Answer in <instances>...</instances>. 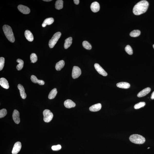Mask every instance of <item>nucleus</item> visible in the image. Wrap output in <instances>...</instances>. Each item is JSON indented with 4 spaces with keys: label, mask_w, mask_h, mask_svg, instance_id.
Masks as SVG:
<instances>
[{
    "label": "nucleus",
    "mask_w": 154,
    "mask_h": 154,
    "mask_svg": "<svg viewBox=\"0 0 154 154\" xmlns=\"http://www.w3.org/2000/svg\"><path fill=\"white\" fill-rule=\"evenodd\" d=\"M0 85L4 89H8L9 88V85L8 81L4 78H1L0 79Z\"/></svg>",
    "instance_id": "4468645a"
},
{
    "label": "nucleus",
    "mask_w": 154,
    "mask_h": 154,
    "mask_svg": "<svg viewBox=\"0 0 154 154\" xmlns=\"http://www.w3.org/2000/svg\"><path fill=\"white\" fill-rule=\"evenodd\" d=\"M57 89L54 88L51 91L48 96V98L50 99H54L57 93Z\"/></svg>",
    "instance_id": "b1692460"
},
{
    "label": "nucleus",
    "mask_w": 154,
    "mask_h": 154,
    "mask_svg": "<svg viewBox=\"0 0 154 154\" xmlns=\"http://www.w3.org/2000/svg\"><path fill=\"white\" fill-rule=\"evenodd\" d=\"M3 29L7 38L10 42L14 43L15 41L14 34L12 28L8 25H4L3 26Z\"/></svg>",
    "instance_id": "f03ea898"
},
{
    "label": "nucleus",
    "mask_w": 154,
    "mask_h": 154,
    "mask_svg": "<svg viewBox=\"0 0 154 154\" xmlns=\"http://www.w3.org/2000/svg\"><path fill=\"white\" fill-rule=\"evenodd\" d=\"M150 148H148V149H149Z\"/></svg>",
    "instance_id": "4c0bfd02"
},
{
    "label": "nucleus",
    "mask_w": 154,
    "mask_h": 154,
    "mask_svg": "<svg viewBox=\"0 0 154 154\" xmlns=\"http://www.w3.org/2000/svg\"><path fill=\"white\" fill-rule=\"evenodd\" d=\"M43 1H47V2H49V1H50L52 0H43Z\"/></svg>",
    "instance_id": "c9c22d12"
},
{
    "label": "nucleus",
    "mask_w": 154,
    "mask_h": 154,
    "mask_svg": "<svg viewBox=\"0 0 154 154\" xmlns=\"http://www.w3.org/2000/svg\"><path fill=\"white\" fill-rule=\"evenodd\" d=\"M61 33L60 32L56 33L54 35L51 39L49 41V45L50 47L52 48L54 47L61 37Z\"/></svg>",
    "instance_id": "20e7f679"
},
{
    "label": "nucleus",
    "mask_w": 154,
    "mask_h": 154,
    "mask_svg": "<svg viewBox=\"0 0 154 154\" xmlns=\"http://www.w3.org/2000/svg\"><path fill=\"white\" fill-rule=\"evenodd\" d=\"M5 59L3 57L0 58V71L2 70L4 67Z\"/></svg>",
    "instance_id": "2f4dec72"
},
{
    "label": "nucleus",
    "mask_w": 154,
    "mask_h": 154,
    "mask_svg": "<svg viewBox=\"0 0 154 154\" xmlns=\"http://www.w3.org/2000/svg\"><path fill=\"white\" fill-rule=\"evenodd\" d=\"M82 45L86 49L90 50L92 48V46L89 42L87 41H84L82 43Z\"/></svg>",
    "instance_id": "bb28decb"
},
{
    "label": "nucleus",
    "mask_w": 154,
    "mask_h": 154,
    "mask_svg": "<svg viewBox=\"0 0 154 154\" xmlns=\"http://www.w3.org/2000/svg\"><path fill=\"white\" fill-rule=\"evenodd\" d=\"M117 86L120 88L127 89L130 87V84L126 82H121L118 83L117 84Z\"/></svg>",
    "instance_id": "6ab92c4d"
},
{
    "label": "nucleus",
    "mask_w": 154,
    "mask_h": 154,
    "mask_svg": "<svg viewBox=\"0 0 154 154\" xmlns=\"http://www.w3.org/2000/svg\"><path fill=\"white\" fill-rule=\"evenodd\" d=\"M18 88L19 90L20 95L21 98L23 99H25L27 97V95L25 92L24 88L21 84H19L18 85Z\"/></svg>",
    "instance_id": "dca6fc26"
},
{
    "label": "nucleus",
    "mask_w": 154,
    "mask_h": 154,
    "mask_svg": "<svg viewBox=\"0 0 154 154\" xmlns=\"http://www.w3.org/2000/svg\"><path fill=\"white\" fill-rule=\"evenodd\" d=\"M18 9L23 14H28L30 12V9L27 6L20 5L18 6Z\"/></svg>",
    "instance_id": "1a4fd4ad"
},
{
    "label": "nucleus",
    "mask_w": 154,
    "mask_h": 154,
    "mask_svg": "<svg viewBox=\"0 0 154 154\" xmlns=\"http://www.w3.org/2000/svg\"><path fill=\"white\" fill-rule=\"evenodd\" d=\"M153 47L154 48V45H153Z\"/></svg>",
    "instance_id": "e433bc0d"
},
{
    "label": "nucleus",
    "mask_w": 154,
    "mask_h": 154,
    "mask_svg": "<svg viewBox=\"0 0 154 154\" xmlns=\"http://www.w3.org/2000/svg\"><path fill=\"white\" fill-rule=\"evenodd\" d=\"M145 105V102H140L136 104L134 106V108L136 109H139L144 107Z\"/></svg>",
    "instance_id": "c85d7f7f"
},
{
    "label": "nucleus",
    "mask_w": 154,
    "mask_h": 154,
    "mask_svg": "<svg viewBox=\"0 0 154 154\" xmlns=\"http://www.w3.org/2000/svg\"><path fill=\"white\" fill-rule=\"evenodd\" d=\"M17 62L19 63V64L16 66L17 69L18 71H20L22 69L24 66V61L21 59H18L17 60Z\"/></svg>",
    "instance_id": "393cba45"
},
{
    "label": "nucleus",
    "mask_w": 154,
    "mask_h": 154,
    "mask_svg": "<svg viewBox=\"0 0 154 154\" xmlns=\"http://www.w3.org/2000/svg\"><path fill=\"white\" fill-rule=\"evenodd\" d=\"M141 32L138 30H135L131 31L130 33V35L132 37H136L140 35Z\"/></svg>",
    "instance_id": "a878e982"
},
{
    "label": "nucleus",
    "mask_w": 154,
    "mask_h": 154,
    "mask_svg": "<svg viewBox=\"0 0 154 154\" xmlns=\"http://www.w3.org/2000/svg\"><path fill=\"white\" fill-rule=\"evenodd\" d=\"M30 60L31 63H34L37 62V57L36 54L34 53H32L30 55Z\"/></svg>",
    "instance_id": "cd10ccee"
},
{
    "label": "nucleus",
    "mask_w": 154,
    "mask_h": 154,
    "mask_svg": "<svg viewBox=\"0 0 154 154\" xmlns=\"http://www.w3.org/2000/svg\"><path fill=\"white\" fill-rule=\"evenodd\" d=\"M72 38L69 37L66 39L65 41L64 45V47L65 49H67L70 47L72 44Z\"/></svg>",
    "instance_id": "4be33fe9"
},
{
    "label": "nucleus",
    "mask_w": 154,
    "mask_h": 154,
    "mask_svg": "<svg viewBox=\"0 0 154 154\" xmlns=\"http://www.w3.org/2000/svg\"><path fill=\"white\" fill-rule=\"evenodd\" d=\"M149 3L146 0H142L134 6L133 12L136 15H139L146 12L148 9Z\"/></svg>",
    "instance_id": "f257e3e1"
},
{
    "label": "nucleus",
    "mask_w": 154,
    "mask_h": 154,
    "mask_svg": "<svg viewBox=\"0 0 154 154\" xmlns=\"http://www.w3.org/2000/svg\"><path fill=\"white\" fill-rule=\"evenodd\" d=\"M62 146L60 145H54L51 147V148L53 150L58 151L61 149Z\"/></svg>",
    "instance_id": "473e14b6"
},
{
    "label": "nucleus",
    "mask_w": 154,
    "mask_h": 154,
    "mask_svg": "<svg viewBox=\"0 0 154 154\" xmlns=\"http://www.w3.org/2000/svg\"><path fill=\"white\" fill-rule=\"evenodd\" d=\"M31 79L32 82L34 83H38L40 85H44L45 84V82L44 81L38 80L37 77L34 75H31Z\"/></svg>",
    "instance_id": "a211bd4d"
},
{
    "label": "nucleus",
    "mask_w": 154,
    "mask_h": 154,
    "mask_svg": "<svg viewBox=\"0 0 154 154\" xmlns=\"http://www.w3.org/2000/svg\"><path fill=\"white\" fill-rule=\"evenodd\" d=\"M82 72L80 68L77 66H74L72 72V77L73 78L76 79L78 78L81 75Z\"/></svg>",
    "instance_id": "423d86ee"
},
{
    "label": "nucleus",
    "mask_w": 154,
    "mask_h": 154,
    "mask_svg": "<svg viewBox=\"0 0 154 154\" xmlns=\"http://www.w3.org/2000/svg\"><path fill=\"white\" fill-rule=\"evenodd\" d=\"M151 98L152 99V100L154 99V91L153 92H152V94Z\"/></svg>",
    "instance_id": "f704fd0d"
},
{
    "label": "nucleus",
    "mask_w": 154,
    "mask_h": 154,
    "mask_svg": "<svg viewBox=\"0 0 154 154\" xmlns=\"http://www.w3.org/2000/svg\"><path fill=\"white\" fill-rule=\"evenodd\" d=\"M54 21V19L52 18H47L45 20L42 26L43 27H45L47 25H50L53 24Z\"/></svg>",
    "instance_id": "aec40b11"
},
{
    "label": "nucleus",
    "mask_w": 154,
    "mask_h": 154,
    "mask_svg": "<svg viewBox=\"0 0 154 154\" xmlns=\"http://www.w3.org/2000/svg\"><path fill=\"white\" fill-rule=\"evenodd\" d=\"M73 1L74 4L76 5H78L79 4V0H74Z\"/></svg>",
    "instance_id": "72a5a7b5"
},
{
    "label": "nucleus",
    "mask_w": 154,
    "mask_h": 154,
    "mask_svg": "<svg viewBox=\"0 0 154 154\" xmlns=\"http://www.w3.org/2000/svg\"><path fill=\"white\" fill-rule=\"evenodd\" d=\"M21 148V143L20 142H18L15 144L13 148L12 154H17L20 151Z\"/></svg>",
    "instance_id": "0eeeda50"
},
{
    "label": "nucleus",
    "mask_w": 154,
    "mask_h": 154,
    "mask_svg": "<svg viewBox=\"0 0 154 154\" xmlns=\"http://www.w3.org/2000/svg\"><path fill=\"white\" fill-rule=\"evenodd\" d=\"M125 50L127 54L130 55H132L133 54V50L131 46L129 45H127L125 48Z\"/></svg>",
    "instance_id": "c756f323"
},
{
    "label": "nucleus",
    "mask_w": 154,
    "mask_h": 154,
    "mask_svg": "<svg viewBox=\"0 0 154 154\" xmlns=\"http://www.w3.org/2000/svg\"><path fill=\"white\" fill-rule=\"evenodd\" d=\"M65 64V62L63 60L59 61L56 63L55 66V69L57 71H60L63 68Z\"/></svg>",
    "instance_id": "412c9836"
},
{
    "label": "nucleus",
    "mask_w": 154,
    "mask_h": 154,
    "mask_svg": "<svg viewBox=\"0 0 154 154\" xmlns=\"http://www.w3.org/2000/svg\"><path fill=\"white\" fill-rule=\"evenodd\" d=\"M129 140L132 143L137 144H143L145 141V137L138 134H134L131 135Z\"/></svg>",
    "instance_id": "7ed1b4c3"
},
{
    "label": "nucleus",
    "mask_w": 154,
    "mask_h": 154,
    "mask_svg": "<svg viewBox=\"0 0 154 154\" xmlns=\"http://www.w3.org/2000/svg\"><path fill=\"white\" fill-rule=\"evenodd\" d=\"M63 2L62 0H58L56 1L55 4L56 9L58 10L62 9L63 7Z\"/></svg>",
    "instance_id": "5701e85b"
},
{
    "label": "nucleus",
    "mask_w": 154,
    "mask_h": 154,
    "mask_svg": "<svg viewBox=\"0 0 154 154\" xmlns=\"http://www.w3.org/2000/svg\"><path fill=\"white\" fill-rule=\"evenodd\" d=\"M94 67L96 70L99 74L104 76H106L107 75V73L99 64L95 63L94 65Z\"/></svg>",
    "instance_id": "6e6552de"
},
{
    "label": "nucleus",
    "mask_w": 154,
    "mask_h": 154,
    "mask_svg": "<svg viewBox=\"0 0 154 154\" xmlns=\"http://www.w3.org/2000/svg\"><path fill=\"white\" fill-rule=\"evenodd\" d=\"M25 36L26 39L29 41L32 42L34 40V36L30 31L26 30L25 32Z\"/></svg>",
    "instance_id": "f3484780"
},
{
    "label": "nucleus",
    "mask_w": 154,
    "mask_h": 154,
    "mask_svg": "<svg viewBox=\"0 0 154 154\" xmlns=\"http://www.w3.org/2000/svg\"><path fill=\"white\" fill-rule=\"evenodd\" d=\"M12 117L13 120L15 123L19 124L20 122V119L19 118V113L18 110H15L13 112Z\"/></svg>",
    "instance_id": "9d476101"
},
{
    "label": "nucleus",
    "mask_w": 154,
    "mask_h": 154,
    "mask_svg": "<svg viewBox=\"0 0 154 154\" xmlns=\"http://www.w3.org/2000/svg\"><path fill=\"white\" fill-rule=\"evenodd\" d=\"M102 105L100 103H98L93 105L89 108V110L92 112H97L101 108Z\"/></svg>",
    "instance_id": "2eb2a0df"
},
{
    "label": "nucleus",
    "mask_w": 154,
    "mask_h": 154,
    "mask_svg": "<svg viewBox=\"0 0 154 154\" xmlns=\"http://www.w3.org/2000/svg\"><path fill=\"white\" fill-rule=\"evenodd\" d=\"M64 105L65 107L68 109L74 107L76 106L75 103L70 99H68L65 100L64 102Z\"/></svg>",
    "instance_id": "ddd939ff"
},
{
    "label": "nucleus",
    "mask_w": 154,
    "mask_h": 154,
    "mask_svg": "<svg viewBox=\"0 0 154 154\" xmlns=\"http://www.w3.org/2000/svg\"><path fill=\"white\" fill-rule=\"evenodd\" d=\"M44 115V120L46 122H50L53 117L54 115L50 110L48 109H45L43 112Z\"/></svg>",
    "instance_id": "39448f33"
},
{
    "label": "nucleus",
    "mask_w": 154,
    "mask_h": 154,
    "mask_svg": "<svg viewBox=\"0 0 154 154\" xmlns=\"http://www.w3.org/2000/svg\"><path fill=\"white\" fill-rule=\"evenodd\" d=\"M151 89L149 87H147L141 91L137 95V97H141L145 96L148 94L151 91Z\"/></svg>",
    "instance_id": "f8f14e48"
},
{
    "label": "nucleus",
    "mask_w": 154,
    "mask_h": 154,
    "mask_svg": "<svg viewBox=\"0 0 154 154\" xmlns=\"http://www.w3.org/2000/svg\"><path fill=\"white\" fill-rule=\"evenodd\" d=\"M7 110L5 109H3L0 110V118L4 117L7 114Z\"/></svg>",
    "instance_id": "7c9ffc66"
},
{
    "label": "nucleus",
    "mask_w": 154,
    "mask_h": 154,
    "mask_svg": "<svg viewBox=\"0 0 154 154\" xmlns=\"http://www.w3.org/2000/svg\"><path fill=\"white\" fill-rule=\"evenodd\" d=\"M91 8L92 12L94 13L97 12L100 10V5L98 2L97 1H95L91 4Z\"/></svg>",
    "instance_id": "9b49d317"
}]
</instances>
